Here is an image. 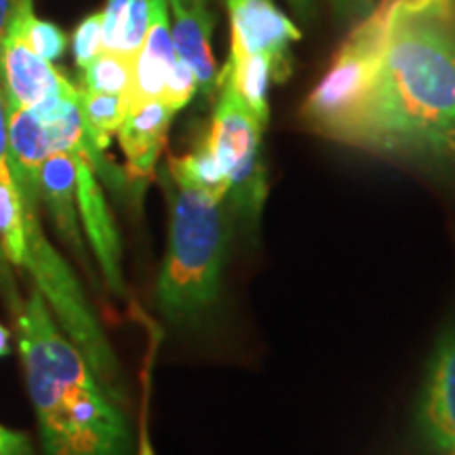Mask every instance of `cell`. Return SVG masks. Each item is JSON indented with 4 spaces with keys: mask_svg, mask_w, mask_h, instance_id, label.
Returning <instances> with one entry per match:
<instances>
[{
    "mask_svg": "<svg viewBox=\"0 0 455 455\" xmlns=\"http://www.w3.org/2000/svg\"><path fill=\"white\" fill-rule=\"evenodd\" d=\"M0 180L7 184H15L9 164V131H7V101L4 91L0 87Z\"/></svg>",
    "mask_w": 455,
    "mask_h": 455,
    "instance_id": "obj_23",
    "label": "cell"
},
{
    "mask_svg": "<svg viewBox=\"0 0 455 455\" xmlns=\"http://www.w3.org/2000/svg\"><path fill=\"white\" fill-rule=\"evenodd\" d=\"M419 430L436 449H455V327L432 355L418 411Z\"/></svg>",
    "mask_w": 455,
    "mask_h": 455,
    "instance_id": "obj_9",
    "label": "cell"
},
{
    "mask_svg": "<svg viewBox=\"0 0 455 455\" xmlns=\"http://www.w3.org/2000/svg\"><path fill=\"white\" fill-rule=\"evenodd\" d=\"M41 198L47 204L55 228L76 253L87 261V251L76 221V167L70 152H53L41 167Z\"/></svg>",
    "mask_w": 455,
    "mask_h": 455,
    "instance_id": "obj_13",
    "label": "cell"
},
{
    "mask_svg": "<svg viewBox=\"0 0 455 455\" xmlns=\"http://www.w3.org/2000/svg\"><path fill=\"white\" fill-rule=\"evenodd\" d=\"M0 251L15 266H24L26 235L17 184L0 180Z\"/></svg>",
    "mask_w": 455,
    "mask_h": 455,
    "instance_id": "obj_19",
    "label": "cell"
},
{
    "mask_svg": "<svg viewBox=\"0 0 455 455\" xmlns=\"http://www.w3.org/2000/svg\"><path fill=\"white\" fill-rule=\"evenodd\" d=\"M101 26H104V17H101V13H91L84 17L76 30H74L72 51L74 60H76L81 70L104 51V32H101Z\"/></svg>",
    "mask_w": 455,
    "mask_h": 455,
    "instance_id": "obj_20",
    "label": "cell"
},
{
    "mask_svg": "<svg viewBox=\"0 0 455 455\" xmlns=\"http://www.w3.org/2000/svg\"><path fill=\"white\" fill-rule=\"evenodd\" d=\"M70 155L74 158V167H76V207L83 215L91 249L100 261L108 287L114 293L123 295L121 243H118V232L114 228L112 215L108 212L106 198L101 195L98 180H95V164L91 161L87 140L72 148Z\"/></svg>",
    "mask_w": 455,
    "mask_h": 455,
    "instance_id": "obj_8",
    "label": "cell"
},
{
    "mask_svg": "<svg viewBox=\"0 0 455 455\" xmlns=\"http://www.w3.org/2000/svg\"><path fill=\"white\" fill-rule=\"evenodd\" d=\"M220 84L221 98L204 140L230 181L228 196H232L238 212L255 218L266 196V178L259 158L261 129L266 124L249 110L224 78H220Z\"/></svg>",
    "mask_w": 455,
    "mask_h": 455,
    "instance_id": "obj_5",
    "label": "cell"
},
{
    "mask_svg": "<svg viewBox=\"0 0 455 455\" xmlns=\"http://www.w3.org/2000/svg\"><path fill=\"white\" fill-rule=\"evenodd\" d=\"M451 11L453 0H407L346 144L409 156L441 152L455 140Z\"/></svg>",
    "mask_w": 455,
    "mask_h": 455,
    "instance_id": "obj_1",
    "label": "cell"
},
{
    "mask_svg": "<svg viewBox=\"0 0 455 455\" xmlns=\"http://www.w3.org/2000/svg\"><path fill=\"white\" fill-rule=\"evenodd\" d=\"M169 178L173 181H181V184L196 186L198 190L207 192L218 201H224L228 192H230V181H228L224 169L220 167L207 140L198 144L190 155L171 158Z\"/></svg>",
    "mask_w": 455,
    "mask_h": 455,
    "instance_id": "obj_17",
    "label": "cell"
},
{
    "mask_svg": "<svg viewBox=\"0 0 455 455\" xmlns=\"http://www.w3.org/2000/svg\"><path fill=\"white\" fill-rule=\"evenodd\" d=\"M28 43L36 51L43 60L55 61L64 55L68 47V38L61 28H57L51 21L38 20L36 15L30 17V24H28Z\"/></svg>",
    "mask_w": 455,
    "mask_h": 455,
    "instance_id": "obj_21",
    "label": "cell"
},
{
    "mask_svg": "<svg viewBox=\"0 0 455 455\" xmlns=\"http://www.w3.org/2000/svg\"><path fill=\"white\" fill-rule=\"evenodd\" d=\"M131 81H133V60L108 51H101L89 66L83 68L84 91L129 98Z\"/></svg>",
    "mask_w": 455,
    "mask_h": 455,
    "instance_id": "obj_18",
    "label": "cell"
},
{
    "mask_svg": "<svg viewBox=\"0 0 455 455\" xmlns=\"http://www.w3.org/2000/svg\"><path fill=\"white\" fill-rule=\"evenodd\" d=\"M220 78L235 89L261 123H268V84L275 78V66L266 55H230Z\"/></svg>",
    "mask_w": 455,
    "mask_h": 455,
    "instance_id": "obj_15",
    "label": "cell"
},
{
    "mask_svg": "<svg viewBox=\"0 0 455 455\" xmlns=\"http://www.w3.org/2000/svg\"><path fill=\"white\" fill-rule=\"evenodd\" d=\"M232 26L230 55H266L275 78L289 72V44L299 41L298 26L272 0H226Z\"/></svg>",
    "mask_w": 455,
    "mask_h": 455,
    "instance_id": "obj_7",
    "label": "cell"
},
{
    "mask_svg": "<svg viewBox=\"0 0 455 455\" xmlns=\"http://www.w3.org/2000/svg\"><path fill=\"white\" fill-rule=\"evenodd\" d=\"M175 110L163 100H150L131 106L118 129V140L127 156V169L133 180L150 178L156 167Z\"/></svg>",
    "mask_w": 455,
    "mask_h": 455,
    "instance_id": "obj_11",
    "label": "cell"
},
{
    "mask_svg": "<svg viewBox=\"0 0 455 455\" xmlns=\"http://www.w3.org/2000/svg\"><path fill=\"white\" fill-rule=\"evenodd\" d=\"M405 4L407 0H382L378 7L369 9L339 47L325 76L306 98V123L321 135L341 144L348 141L371 98L386 43Z\"/></svg>",
    "mask_w": 455,
    "mask_h": 455,
    "instance_id": "obj_4",
    "label": "cell"
},
{
    "mask_svg": "<svg viewBox=\"0 0 455 455\" xmlns=\"http://www.w3.org/2000/svg\"><path fill=\"white\" fill-rule=\"evenodd\" d=\"M453 455H455V449H453Z\"/></svg>",
    "mask_w": 455,
    "mask_h": 455,
    "instance_id": "obj_29",
    "label": "cell"
},
{
    "mask_svg": "<svg viewBox=\"0 0 455 455\" xmlns=\"http://www.w3.org/2000/svg\"><path fill=\"white\" fill-rule=\"evenodd\" d=\"M333 4L341 17H350L367 13L371 9L373 0H333Z\"/></svg>",
    "mask_w": 455,
    "mask_h": 455,
    "instance_id": "obj_26",
    "label": "cell"
},
{
    "mask_svg": "<svg viewBox=\"0 0 455 455\" xmlns=\"http://www.w3.org/2000/svg\"><path fill=\"white\" fill-rule=\"evenodd\" d=\"M11 335L7 329H4L3 325H0V356H7L11 352Z\"/></svg>",
    "mask_w": 455,
    "mask_h": 455,
    "instance_id": "obj_27",
    "label": "cell"
},
{
    "mask_svg": "<svg viewBox=\"0 0 455 455\" xmlns=\"http://www.w3.org/2000/svg\"><path fill=\"white\" fill-rule=\"evenodd\" d=\"M32 0L21 7L0 44V81H3L7 108H30L53 98H72L78 89L43 60L28 43Z\"/></svg>",
    "mask_w": 455,
    "mask_h": 455,
    "instance_id": "obj_6",
    "label": "cell"
},
{
    "mask_svg": "<svg viewBox=\"0 0 455 455\" xmlns=\"http://www.w3.org/2000/svg\"><path fill=\"white\" fill-rule=\"evenodd\" d=\"M26 3H30V0H0V44H3L11 24Z\"/></svg>",
    "mask_w": 455,
    "mask_h": 455,
    "instance_id": "obj_25",
    "label": "cell"
},
{
    "mask_svg": "<svg viewBox=\"0 0 455 455\" xmlns=\"http://www.w3.org/2000/svg\"><path fill=\"white\" fill-rule=\"evenodd\" d=\"M0 455H32L30 441L21 432L7 430L0 426Z\"/></svg>",
    "mask_w": 455,
    "mask_h": 455,
    "instance_id": "obj_24",
    "label": "cell"
},
{
    "mask_svg": "<svg viewBox=\"0 0 455 455\" xmlns=\"http://www.w3.org/2000/svg\"><path fill=\"white\" fill-rule=\"evenodd\" d=\"M293 3L295 4H306V3H308V0H293Z\"/></svg>",
    "mask_w": 455,
    "mask_h": 455,
    "instance_id": "obj_28",
    "label": "cell"
},
{
    "mask_svg": "<svg viewBox=\"0 0 455 455\" xmlns=\"http://www.w3.org/2000/svg\"><path fill=\"white\" fill-rule=\"evenodd\" d=\"M169 196V247L158 276L156 299L169 321H192L218 301L226 220L221 201L196 186L171 180Z\"/></svg>",
    "mask_w": 455,
    "mask_h": 455,
    "instance_id": "obj_3",
    "label": "cell"
},
{
    "mask_svg": "<svg viewBox=\"0 0 455 455\" xmlns=\"http://www.w3.org/2000/svg\"><path fill=\"white\" fill-rule=\"evenodd\" d=\"M156 0H108L104 17V51L135 60L150 28Z\"/></svg>",
    "mask_w": 455,
    "mask_h": 455,
    "instance_id": "obj_14",
    "label": "cell"
},
{
    "mask_svg": "<svg viewBox=\"0 0 455 455\" xmlns=\"http://www.w3.org/2000/svg\"><path fill=\"white\" fill-rule=\"evenodd\" d=\"M78 104H81L83 114V127H84V140H87V148L91 161L101 155L110 144V138L118 133L121 124L127 116L129 101L123 95H110V93H95V91H78Z\"/></svg>",
    "mask_w": 455,
    "mask_h": 455,
    "instance_id": "obj_16",
    "label": "cell"
},
{
    "mask_svg": "<svg viewBox=\"0 0 455 455\" xmlns=\"http://www.w3.org/2000/svg\"><path fill=\"white\" fill-rule=\"evenodd\" d=\"M196 91H198V81H196L195 70H192L181 57H178L173 68H171V74L167 78V84H164L161 100L178 112L188 104V101L195 98Z\"/></svg>",
    "mask_w": 455,
    "mask_h": 455,
    "instance_id": "obj_22",
    "label": "cell"
},
{
    "mask_svg": "<svg viewBox=\"0 0 455 455\" xmlns=\"http://www.w3.org/2000/svg\"><path fill=\"white\" fill-rule=\"evenodd\" d=\"M167 4L173 13L169 26L175 53L195 70L198 89L212 93L218 84V68L212 51L213 15L207 0H167Z\"/></svg>",
    "mask_w": 455,
    "mask_h": 455,
    "instance_id": "obj_10",
    "label": "cell"
},
{
    "mask_svg": "<svg viewBox=\"0 0 455 455\" xmlns=\"http://www.w3.org/2000/svg\"><path fill=\"white\" fill-rule=\"evenodd\" d=\"M175 60H178V53L171 38L167 0H156L146 41L133 60V81H131L127 98L129 108L163 98Z\"/></svg>",
    "mask_w": 455,
    "mask_h": 455,
    "instance_id": "obj_12",
    "label": "cell"
},
{
    "mask_svg": "<svg viewBox=\"0 0 455 455\" xmlns=\"http://www.w3.org/2000/svg\"><path fill=\"white\" fill-rule=\"evenodd\" d=\"M20 350L44 455H133L121 407L68 339L38 289L20 310Z\"/></svg>",
    "mask_w": 455,
    "mask_h": 455,
    "instance_id": "obj_2",
    "label": "cell"
}]
</instances>
